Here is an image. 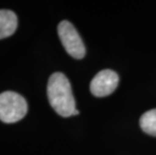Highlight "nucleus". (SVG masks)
Masks as SVG:
<instances>
[{
  "label": "nucleus",
  "mask_w": 156,
  "mask_h": 155,
  "mask_svg": "<svg viewBox=\"0 0 156 155\" xmlns=\"http://www.w3.org/2000/svg\"><path fill=\"white\" fill-rule=\"evenodd\" d=\"M58 37L68 54L77 60H81L85 57L86 48L81 36L77 29L71 22L64 20L59 22L58 26Z\"/></svg>",
  "instance_id": "7ed1b4c3"
},
{
  "label": "nucleus",
  "mask_w": 156,
  "mask_h": 155,
  "mask_svg": "<svg viewBox=\"0 0 156 155\" xmlns=\"http://www.w3.org/2000/svg\"><path fill=\"white\" fill-rule=\"evenodd\" d=\"M140 127L146 134L156 136V109L147 111L140 117Z\"/></svg>",
  "instance_id": "423d86ee"
},
{
  "label": "nucleus",
  "mask_w": 156,
  "mask_h": 155,
  "mask_svg": "<svg viewBox=\"0 0 156 155\" xmlns=\"http://www.w3.org/2000/svg\"><path fill=\"white\" fill-rule=\"evenodd\" d=\"M119 77L114 71L103 70L95 76L90 85L91 93L96 97L111 95L118 87Z\"/></svg>",
  "instance_id": "20e7f679"
},
{
  "label": "nucleus",
  "mask_w": 156,
  "mask_h": 155,
  "mask_svg": "<svg viewBox=\"0 0 156 155\" xmlns=\"http://www.w3.org/2000/svg\"><path fill=\"white\" fill-rule=\"evenodd\" d=\"M17 16L11 10H0V39L12 35L17 28Z\"/></svg>",
  "instance_id": "39448f33"
},
{
  "label": "nucleus",
  "mask_w": 156,
  "mask_h": 155,
  "mask_svg": "<svg viewBox=\"0 0 156 155\" xmlns=\"http://www.w3.org/2000/svg\"><path fill=\"white\" fill-rule=\"evenodd\" d=\"M48 98L52 109L62 117L74 116L76 102L71 84L62 72H55L48 79Z\"/></svg>",
  "instance_id": "f257e3e1"
},
{
  "label": "nucleus",
  "mask_w": 156,
  "mask_h": 155,
  "mask_svg": "<svg viewBox=\"0 0 156 155\" xmlns=\"http://www.w3.org/2000/svg\"><path fill=\"white\" fill-rule=\"evenodd\" d=\"M27 113L26 100L15 92L7 91L0 94V120L4 123H15Z\"/></svg>",
  "instance_id": "f03ea898"
}]
</instances>
